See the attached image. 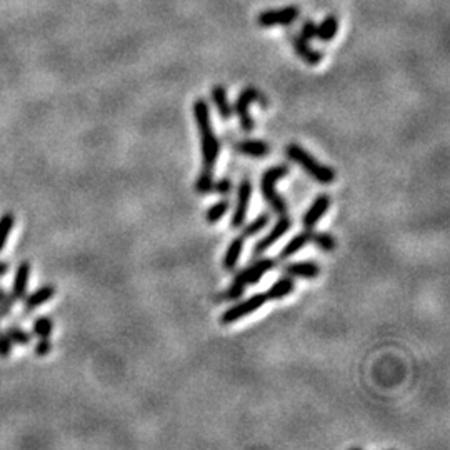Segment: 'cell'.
<instances>
[{
    "label": "cell",
    "mask_w": 450,
    "mask_h": 450,
    "mask_svg": "<svg viewBox=\"0 0 450 450\" xmlns=\"http://www.w3.org/2000/svg\"><path fill=\"white\" fill-rule=\"evenodd\" d=\"M192 110H194L195 124L199 127L200 141H202V172L200 174L214 175V167L217 159H219L220 144L210 120V109H208L207 100L199 97V99L194 100Z\"/></svg>",
    "instance_id": "1"
},
{
    "label": "cell",
    "mask_w": 450,
    "mask_h": 450,
    "mask_svg": "<svg viewBox=\"0 0 450 450\" xmlns=\"http://www.w3.org/2000/svg\"><path fill=\"white\" fill-rule=\"evenodd\" d=\"M276 265H277L276 259L264 257V259L253 262L252 265H249V267L240 270V272L234 277L231 287H228V290H227V298H231V300H237V298L242 297L247 285L259 284V280L264 277V273H267L269 270H272Z\"/></svg>",
    "instance_id": "2"
},
{
    "label": "cell",
    "mask_w": 450,
    "mask_h": 450,
    "mask_svg": "<svg viewBox=\"0 0 450 450\" xmlns=\"http://www.w3.org/2000/svg\"><path fill=\"white\" fill-rule=\"evenodd\" d=\"M285 155H287L289 161L296 162L297 165H300L302 169H304L310 177L317 180V182L327 186V183H332L335 180V172L332 167H327L324 163L315 161L312 155L302 149L300 145L297 144L287 145L285 147Z\"/></svg>",
    "instance_id": "3"
},
{
    "label": "cell",
    "mask_w": 450,
    "mask_h": 450,
    "mask_svg": "<svg viewBox=\"0 0 450 450\" xmlns=\"http://www.w3.org/2000/svg\"><path fill=\"white\" fill-rule=\"evenodd\" d=\"M289 174V167L285 163L280 165H273L264 172L260 179V194L265 199V202L269 204L276 214H285L287 212V204L280 197V194L277 192L276 186L280 179H284Z\"/></svg>",
    "instance_id": "4"
},
{
    "label": "cell",
    "mask_w": 450,
    "mask_h": 450,
    "mask_svg": "<svg viewBox=\"0 0 450 450\" xmlns=\"http://www.w3.org/2000/svg\"><path fill=\"white\" fill-rule=\"evenodd\" d=\"M255 102H262L259 89L245 87L242 92H240V96L237 97L235 104L232 105L237 117H239L240 127H242L244 132H252V130L255 129V122H253L251 116V105L255 104Z\"/></svg>",
    "instance_id": "5"
},
{
    "label": "cell",
    "mask_w": 450,
    "mask_h": 450,
    "mask_svg": "<svg viewBox=\"0 0 450 450\" xmlns=\"http://www.w3.org/2000/svg\"><path fill=\"white\" fill-rule=\"evenodd\" d=\"M267 300L269 298L265 294H253V296L245 298V300L239 302V304L232 305L231 309L225 310V312L222 314V317H220V324L231 325V324H234V322L242 321V318L247 317L249 314H253V312H257L259 309H262Z\"/></svg>",
    "instance_id": "6"
},
{
    "label": "cell",
    "mask_w": 450,
    "mask_h": 450,
    "mask_svg": "<svg viewBox=\"0 0 450 450\" xmlns=\"http://www.w3.org/2000/svg\"><path fill=\"white\" fill-rule=\"evenodd\" d=\"M300 17V9L297 6H287L282 9H270L260 12L257 17V26L262 28L289 27Z\"/></svg>",
    "instance_id": "7"
},
{
    "label": "cell",
    "mask_w": 450,
    "mask_h": 450,
    "mask_svg": "<svg viewBox=\"0 0 450 450\" xmlns=\"http://www.w3.org/2000/svg\"><path fill=\"white\" fill-rule=\"evenodd\" d=\"M252 190L253 189H252L251 180H242V183H240L239 189H237L235 206H234V210H232V219H231L232 228H240L245 224L249 206H251Z\"/></svg>",
    "instance_id": "8"
},
{
    "label": "cell",
    "mask_w": 450,
    "mask_h": 450,
    "mask_svg": "<svg viewBox=\"0 0 450 450\" xmlns=\"http://www.w3.org/2000/svg\"><path fill=\"white\" fill-rule=\"evenodd\" d=\"M290 227H292V219H290V217H287L285 214H282L280 219L277 220L276 224H273L272 228H270L269 234L265 237H262L259 242L255 244V247H253V255L259 257L265 251H269V249L272 247V245L276 244L277 240H280L282 237L287 234V232L290 231Z\"/></svg>",
    "instance_id": "9"
},
{
    "label": "cell",
    "mask_w": 450,
    "mask_h": 450,
    "mask_svg": "<svg viewBox=\"0 0 450 450\" xmlns=\"http://www.w3.org/2000/svg\"><path fill=\"white\" fill-rule=\"evenodd\" d=\"M287 39H289V42L292 44L296 54L300 57L302 60H305L307 64H309V65H318L322 62V59H324L322 52L315 51V48L310 47V44L307 42L305 39H302V37L298 35L297 32H287Z\"/></svg>",
    "instance_id": "10"
},
{
    "label": "cell",
    "mask_w": 450,
    "mask_h": 450,
    "mask_svg": "<svg viewBox=\"0 0 450 450\" xmlns=\"http://www.w3.org/2000/svg\"><path fill=\"white\" fill-rule=\"evenodd\" d=\"M284 273L292 279H305L312 280L321 273L318 265L312 260H300V262H290V264L284 265Z\"/></svg>",
    "instance_id": "11"
},
{
    "label": "cell",
    "mask_w": 450,
    "mask_h": 450,
    "mask_svg": "<svg viewBox=\"0 0 450 450\" xmlns=\"http://www.w3.org/2000/svg\"><path fill=\"white\" fill-rule=\"evenodd\" d=\"M330 207V197L327 194H321L317 199L314 200L312 206L309 207V210L305 212V215L302 217V224H304V228H312L321 222V219L327 214Z\"/></svg>",
    "instance_id": "12"
},
{
    "label": "cell",
    "mask_w": 450,
    "mask_h": 450,
    "mask_svg": "<svg viewBox=\"0 0 450 450\" xmlns=\"http://www.w3.org/2000/svg\"><path fill=\"white\" fill-rule=\"evenodd\" d=\"M28 280H30V262L24 260L22 264L19 265L17 272H15L14 277V284H12V294L10 296L14 297V300H24L27 296V289H28Z\"/></svg>",
    "instance_id": "13"
},
{
    "label": "cell",
    "mask_w": 450,
    "mask_h": 450,
    "mask_svg": "<svg viewBox=\"0 0 450 450\" xmlns=\"http://www.w3.org/2000/svg\"><path fill=\"white\" fill-rule=\"evenodd\" d=\"M310 240H312V231H310V228H305L300 234L294 235L292 239L284 245V249H282V252L279 253V260H287L290 257H294L297 252H300L307 244H310Z\"/></svg>",
    "instance_id": "14"
},
{
    "label": "cell",
    "mask_w": 450,
    "mask_h": 450,
    "mask_svg": "<svg viewBox=\"0 0 450 450\" xmlns=\"http://www.w3.org/2000/svg\"><path fill=\"white\" fill-rule=\"evenodd\" d=\"M235 149L239 150L240 154L247 155V157H253V159H262V157H265V155L270 154V147L267 142L257 141V138H245V141L237 142Z\"/></svg>",
    "instance_id": "15"
},
{
    "label": "cell",
    "mask_w": 450,
    "mask_h": 450,
    "mask_svg": "<svg viewBox=\"0 0 450 450\" xmlns=\"http://www.w3.org/2000/svg\"><path fill=\"white\" fill-rule=\"evenodd\" d=\"M212 100H214L219 117L222 118V120H231L234 109H232V104L228 102L227 90H225L224 85H215V87L212 89Z\"/></svg>",
    "instance_id": "16"
},
{
    "label": "cell",
    "mask_w": 450,
    "mask_h": 450,
    "mask_svg": "<svg viewBox=\"0 0 450 450\" xmlns=\"http://www.w3.org/2000/svg\"><path fill=\"white\" fill-rule=\"evenodd\" d=\"M244 237H235L231 244H228L227 252H225V257L222 260V267L227 270V272H234L237 269V264H239L240 255H242L244 251Z\"/></svg>",
    "instance_id": "17"
},
{
    "label": "cell",
    "mask_w": 450,
    "mask_h": 450,
    "mask_svg": "<svg viewBox=\"0 0 450 450\" xmlns=\"http://www.w3.org/2000/svg\"><path fill=\"white\" fill-rule=\"evenodd\" d=\"M55 296V287L54 285H44V287H39L35 292H32L30 296H26V309L30 312V310H35L37 307L44 305L45 302L51 300L52 297Z\"/></svg>",
    "instance_id": "18"
},
{
    "label": "cell",
    "mask_w": 450,
    "mask_h": 450,
    "mask_svg": "<svg viewBox=\"0 0 450 450\" xmlns=\"http://www.w3.org/2000/svg\"><path fill=\"white\" fill-rule=\"evenodd\" d=\"M337 32H339L337 15H334V14L327 15V17L317 26V40H321V42H324V44L332 42V40L335 39V35H337Z\"/></svg>",
    "instance_id": "19"
},
{
    "label": "cell",
    "mask_w": 450,
    "mask_h": 450,
    "mask_svg": "<svg viewBox=\"0 0 450 450\" xmlns=\"http://www.w3.org/2000/svg\"><path fill=\"white\" fill-rule=\"evenodd\" d=\"M294 289H296V284H294V279L292 277H282L276 282V284L270 287L267 292H265V296H267L269 300H280V298H285L290 294L294 292Z\"/></svg>",
    "instance_id": "20"
},
{
    "label": "cell",
    "mask_w": 450,
    "mask_h": 450,
    "mask_svg": "<svg viewBox=\"0 0 450 450\" xmlns=\"http://www.w3.org/2000/svg\"><path fill=\"white\" fill-rule=\"evenodd\" d=\"M270 222V215L269 214H262L257 217L255 220H252L251 224H247L244 227V231H242V237L244 239H247V237H253V235H257V234H260L262 231H264L265 227H267Z\"/></svg>",
    "instance_id": "21"
},
{
    "label": "cell",
    "mask_w": 450,
    "mask_h": 450,
    "mask_svg": "<svg viewBox=\"0 0 450 450\" xmlns=\"http://www.w3.org/2000/svg\"><path fill=\"white\" fill-rule=\"evenodd\" d=\"M14 224H15V217L14 214H10V212H7V214L0 217V252H2L3 247H6L7 239H9L12 228H14Z\"/></svg>",
    "instance_id": "22"
},
{
    "label": "cell",
    "mask_w": 450,
    "mask_h": 450,
    "mask_svg": "<svg viewBox=\"0 0 450 450\" xmlns=\"http://www.w3.org/2000/svg\"><path fill=\"white\" fill-rule=\"evenodd\" d=\"M52 329H54V322L52 318H48L47 315H42V317L35 318L34 324H32V334L37 335V337H51Z\"/></svg>",
    "instance_id": "23"
},
{
    "label": "cell",
    "mask_w": 450,
    "mask_h": 450,
    "mask_svg": "<svg viewBox=\"0 0 450 450\" xmlns=\"http://www.w3.org/2000/svg\"><path fill=\"white\" fill-rule=\"evenodd\" d=\"M6 334L9 335L12 343H15V345L26 347L32 341V335L28 334L27 330H24L22 327H19V325H9L6 329Z\"/></svg>",
    "instance_id": "24"
},
{
    "label": "cell",
    "mask_w": 450,
    "mask_h": 450,
    "mask_svg": "<svg viewBox=\"0 0 450 450\" xmlns=\"http://www.w3.org/2000/svg\"><path fill=\"white\" fill-rule=\"evenodd\" d=\"M228 208H231V202H228V200H220V202H217L215 206L208 208L206 214V220L208 224H217L225 214H227Z\"/></svg>",
    "instance_id": "25"
},
{
    "label": "cell",
    "mask_w": 450,
    "mask_h": 450,
    "mask_svg": "<svg viewBox=\"0 0 450 450\" xmlns=\"http://www.w3.org/2000/svg\"><path fill=\"white\" fill-rule=\"evenodd\" d=\"M310 242H314L324 252H332L335 249L334 237L330 234H325V232H312V240H310Z\"/></svg>",
    "instance_id": "26"
},
{
    "label": "cell",
    "mask_w": 450,
    "mask_h": 450,
    "mask_svg": "<svg viewBox=\"0 0 450 450\" xmlns=\"http://www.w3.org/2000/svg\"><path fill=\"white\" fill-rule=\"evenodd\" d=\"M297 34L300 35L302 39H305L307 42H310V40H317V24H315L312 19L302 20L300 30H298Z\"/></svg>",
    "instance_id": "27"
},
{
    "label": "cell",
    "mask_w": 450,
    "mask_h": 450,
    "mask_svg": "<svg viewBox=\"0 0 450 450\" xmlns=\"http://www.w3.org/2000/svg\"><path fill=\"white\" fill-rule=\"evenodd\" d=\"M214 175H207V174H200L199 179L195 180V190L199 194H208L214 189Z\"/></svg>",
    "instance_id": "28"
},
{
    "label": "cell",
    "mask_w": 450,
    "mask_h": 450,
    "mask_svg": "<svg viewBox=\"0 0 450 450\" xmlns=\"http://www.w3.org/2000/svg\"><path fill=\"white\" fill-rule=\"evenodd\" d=\"M34 352L39 357H45V355H48L52 352V341L51 337H40V341L35 343V349Z\"/></svg>",
    "instance_id": "29"
},
{
    "label": "cell",
    "mask_w": 450,
    "mask_h": 450,
    "mask_svg": "<svg viewBox=\"0 0 450 450\" xmlns=\"http://www.w3.org/2000/svg\"><path fill=\"white\" fill-rule=\"evenodd\" d=\"M12 347H14V343H12L9 335L6 332H0V357H9L12 354Z\"/></svg>",
    "instance_id": "30"
},
{
    "label": "cell",
    "mask_w": 450,
    "mask_h": 450,
    "mask_svg": "<svg viewBox=\"0 0 450 450\" xmlns=\"http://www.w3.org/2000/svg\"><path fill=\"white\" fill-rule=\"evenodd\" d=\"M232 189V182H231V179H220L219 182H214V189H212V192H217V194H220V195H227L228 192H231Z\"/></svg>",
    "instance_id": "31"
},
{
    "label": "cell",
    "mask_w": 450,
    "mask_h": 450,
    "mask_svg": "<svg viewBox=\"0 0 450 450\" xmlns=\"http://www.w3.org/2000/svg\"><path fill=\"white\" fill-rule=\"evenodd\" d=\"M7 270H9V264H7V262H3V260H0V277L6 276Z\"/></svg>",
    "instance_id": "32"
},
{
    "label": "cell",
    "mask_w": 450,
    "mask_h": 450,
    "mask_svg": "<svg viewBox=\"0 0 450 450\" xmlns=\"http://www.w3.org/2000/svg\"><path fill=\"white\" fill-rule=\"evenodd\" d=\"M0 332H2V330H0Z\"/></svg>",
    "instance_id": "33"
}]
</instances>
